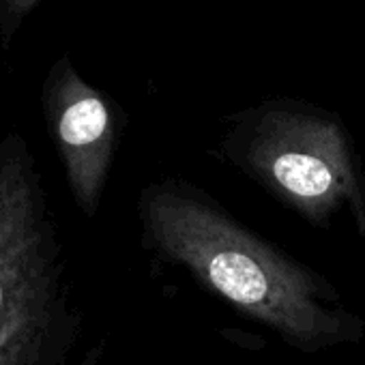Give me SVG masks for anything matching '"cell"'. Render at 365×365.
<instances>
[{"label": "cell", "instance_id": "obj_4", "mask_svg": "<svg viewBox=\"0 0 365 365\" xmlns=\"http://www.w3.org/2000/svg\"><path fill=\"white\" fill-rule=\"evenodd\" d=\"M46 116L65 165L69 190L84 215H95L125 129V114L63 58L43 91Z\"/></svg>", "mask_w": 365, "mask_h": 365}, {"label": "cell", "instance_id": "obj_1", "mask_svg": "<svg viewBox=\"0 0 365 365\" xmlns=\"http://www.w3.org/2000/svg\"><path fill=\"white\" fill-rule=\"evenodd\" d=\"M142 245L202 290L303 354L365 339V316L337 286L250 226L196 182L165 176L140 192Z\"/></svg>", "mask_w": 365, "mask_h": 365}, {"label": "cell", "instance_id": "obj_3", "mask_svg": "<svg viewBox=\"0 0 365 365\" xmlns=\"http://www.w3.org/2000/svg\"><path fill=\"white\" fill-rule=\"evenodd\" d=\"M65 331L56 256L24 153L0 157V365H43Z\"/></svg>", "mask_w": 365, "mask_h": 365}, {"label": "cell", "instance_id": "obj_2", "mask_svg": "<svg viewBox=\"0 0 365 365\" xmlns=\"http://www.w3.org/2000/svg\"><path fill=\"white\" fill-rule=\"evenodd\" d=\"M220 157L314 228L348 215L365 241V165L344 118L297 97L226 116Z\"/></svg>", "mask_w": 365, "mask_h": 365}, {"label": "cell", "instance_id": "obj_5", "mask_svg": "<svg viewBox=\"0 0 365 365\" xmlns=\"http://www.w3.org/2000/svg\"><path fill=\"white\" fill-rule=\"evenodd\" d=\"M37 3L39 0H0V26H3V33L9 37Z\"/></svg>", "mask_w": 365, "mask_h": 365}]
</instances>
